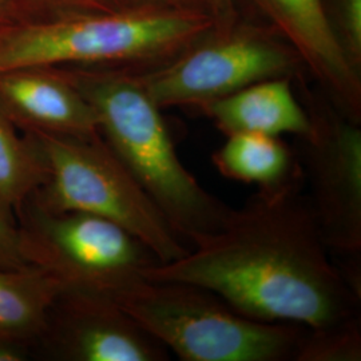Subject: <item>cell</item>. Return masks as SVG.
<instances>
[{"label": "cell", "instance_id": "18", "mask_svg": "<svg viewBox=\"0 0 361 361\" xmlns=\"http://www.w3.org/2000/svg\"><path fill=\"white\" fill-rule=\"evenodd\" d=\"M26 265L22 256L16 219L0 210V268H20Z\"/></svg>", "mask_w": 361, "mask_h": 361}, {"label": "cell", "instance_id": "19", "mask_svg": "<svg viewBox=\"0 0 361 361\" xmlns=\"http://www.w3.org/2000/svg\"><path fill=\"white\" fill-rule=\"evenodd\" d=\"M343 26L345 31L344 46L353 63H361V0H341Z\"/></svg>", "mask_w": 361, "mask_h": 361}, {"label": "cell", "instance_id": "11", "mask_svg": "<svg viewBox=\"0 0 361 361\" xmlns=\"http://www.w3.org/2000/svg\"><path fill=\"white\" fill-rule=\"evenodd\" d=\"M0 111L22 133H99L92 106L61 67L31 66L1 71Z\"/></svg>", "mask_w": 361, "mask_h": 361}, {"label": "cell", "instance_id": "14", "mask_svg": "<svg viewBox=\"0 0 361 361\" xmlns=\"http://www.w3.org/2000/svg\"><path fill=\"white\" fill-rule=\"evenodd\" d=\"M59 285L32 265L0 268V335L35 349Z\"/></svg>", "mask_w": 361, "mask_h": 361}, {"label": "cell", "instance_id": "17", "mask_svg": "<svg viewBox=\"0 0 361 361\" xmlns=\"http://www.w3.org/2000/svg\"><path fill=\"white\" fill-rule=\"evenodd\" d=\"M27 8L46 11L47 16L65 13H104L128 7L123 0H22Z\"/></svg>", "mask_w": 361, "mask_h": 361}, {"label": "cell", "instance_id": "22", "mask_svg": "<svg viewBox=\"0 0 361 361\" xmlns=\"http://www.w3.org/2000/svg\"><path fill=\"white\" fill-rule=\"evenodd\" d=\"M128 7H157V8H202L205 0H123Z\"/></svg>", "mask_w": 361, "mask_h": 361}, {"label": "cell", "instance_id": "9", "mask_svg": "<svg viewBox=\"0 0 361 361\" xmlns=\"http://www.w3.org/2000/svg\"><path fill=\"white\" fill-rule=\"evenodd\" d=\"M34 356L55 361H168L170 352L109 298L59 289Z\"/></svg>", "mask_w": 361, "mask_h": 361}, {"label": "cell", "instance_id": "21", "mask_svg": "<svg viewBox=\"0 0 361 361\" xmlns=\"http://www.w3.org/2000/svg\"><path fill=\"white\" fill-rule=\"evenodd\" d=\"M31 357H34V350L30 344L0 335V361H26Z\"/></svg>", "mask_w": 361, "mask_h": 361}, {"label": "cell", "instance_id": "20", "mask_svg": "<svg viewBox=\"0 0 361 361\" xmlns=\"http://www.w3.org/2000/svg\"><path fill=\"white\" fill-rule=\"evenodd\" d=\"M205 7L214 23V35L229 34L237 27V10L234 0H205Z\"/></svg>", "mask_w": 361, "mask_h": 361}, {"label": "cell", "instance_id": "23", "mask_svg": "<svg viewBox=\"0 0 361 361\" xmlns=\"http://www.w3.org/2000/svg\"><path fill=\"white\" fill-rule=\"evenodd\" d=\"M25 11L22 0H0V30L25 20Z\"/></svg>", "mask_w": 361, "mask_h": 361}, {"label": "cell", "instance_id": "4", "mask_svg": "<svg viewBox=\"0 0 361 361\" xmlns=\"http://www.w3.org/2000/svg\"><path fill=\"white\" fill-rule=\"evenodd\" d=\"M109 300L183 361H293L307 329L258 322L202 286L141 274Z\"/></svg>", "mask_w": 361, "mask_h": 361}, {"label": "cell", "instance_id": "12", "mask_svg": "<svg viewBox=\"0 0 361 361\" xmlns=\"http://www.w3.org/2000/svg\"><path fill=\"white\" fill-rule=\"evenodd\" d=\"M197 110L212 119L225 135L257 133L302 137L310 129V114L297 101L289 77L259 80Z\"/></svg>", "mask_w": 361, "mask_h": 361}, {"label": "cell", "instance_id": "6", "mask_svg": "<svg viewBox=\"0 0 361 361\" xmlns=\"http://www.w3.org/2000/svg\"><path fill=\"white\" fill-rule=\"evenodd\" d=\"M15 219L25 262L47 273L59 289L110 298L121 285L159 264L141 240L110 219L50 210L31 195Z\"/></svg>", "mask_w": 361, "mask_h": 361}, {"label": "cell", "instance_id": "8", "mask_svg": "<svg viewBox=\"0 0 361 361\" xmlns=\"http://www.w3.org/2000/svg\"><path fill=\"white\" fill-rule=\"evenodd\" d=\"M307 110L296 150L324 243L335 261L361 258V130L328 99Z\"/></svg>", "mask_w": 361, "mask_h": 361}, {"label": "cell", "instance_id": "15", "mask_svg": "<svg viewBox=\"0 0 361 361\" xmlns=\"http://www.w3.org/2000/svg\"><path fill=\"white\" fill-rule=\"evenodd\" d=\"M46 180L37 143L0 111V210L15 219L16 210Z\"/></svg>", "mask_w": 361, "mask_h": 361}, {"label": "cell", "instance_id": "7", "mask_svg": "<svg viewBox=\"0 0 361 361\" xmlns=\"http://www.w3.org/2000/svg\"><path fill=\"white\" fill-rule=\"evenodd\" d=\"M301 65L292 47L235 27L225 35H207L161 65L134 71L152 101L164 110L197 109L259 80L293 78Z\"/></svg>", "mask_w": 361, "mask_h": 361}, {"label": "cell", "instance_id": "16", "mask_svg": "<svg viewBox=\"0 0 361 361\" xmlns=\"http://www.w3.org/2000/svg\"><path fill=\"white\" fill-rule=\"evenodd\" d=\"M361 319L353 316L320 328H307L293 361H360Z\"/></svg>", "mask_w": 361, "mask_h": 361}, {"label": "cell", "instance_id": "5", "mask_svg": "<svg viewBox=\"0 0 361 361\" xmlns=\"http://www.w3.org/2000/svg\"><path fill=\"white\" fill-rule=\"evenodd\" d=\"M25 134L37 143L47 169V180L31 194L39 205L110 219L141 240L159 264L173 262L190 250L101 133Z\"/></svg>", "mask_w": 361, "mask_h": 361}, {"label": "cell", "instance_id": "10", "mask_svg": "<svg viewBox=\"0 0 361 361\" xmlns=\"http://www.w3.org/2000/svg\"><path fill=\"white\" fill-rule=\"evenodd\" d=\"M322 85L328 99L360 123L359 67L335 32L323 0H255Z\"/></svg>", "mask_w": 361, "mask_h": 361}, {"label": "cell", "instance_id": "3", "mask_svg": "<svg viewBox=\"0 0 361 361\" xmlns=\"http://www.w3.org/2000/svg\"><path fill=\"white\" fill-rule=\"evenodd\" d=\"M202 8L123 7L20 20L0 30V73L19 67L161 65L213 34Z\"/></svg>", "mask_w": 361, "mask_h": 361}, {"label": "cell", "instance_id": "2", "mask_svg": "<svg viewBox=\"0 0 361 361\" xmlns=\"http://www.w3.org/2000/svg\"><path fill=\"white\" fill-rule=\"evenodd\" d=\"M92 106L99 133L154 202L180 241L193 249L231 217L226 205L183 166L161 110L131 68L61 67Z\"/></svg>", "mask_w": 361, "mask_h": 361}, {"label": "cell", "instance_id": "1", "mask_svg": "<svg viewBox=\"0 0 361 361\" xmlns=\"http://www.w3.org/2000/svg\"><path fill=\"white\" fill-rule=\"evenodd\" d=\"M305 180L257 190L183 257L141 273L202 286L246 317L320 328L360 314L324 243Z\"/></svg>", "mask_w": 361, "mask_h": 361}, {"label": "cell", "instance_id": "13", "mask_svg": "<svg viewBox=\"0 0 361 361\" xmlns=\"http://www.w3.org/2000/svg\"><path fill=\"white\" fill-rule=\"evenodd\" d=\"M212 162L228 180L257 185L258 190H274L304 180L296 150L280 137L235 133L213 155Z\"/></svg>", "mask_w": 361, "mask_h": 361}]
</instances>
